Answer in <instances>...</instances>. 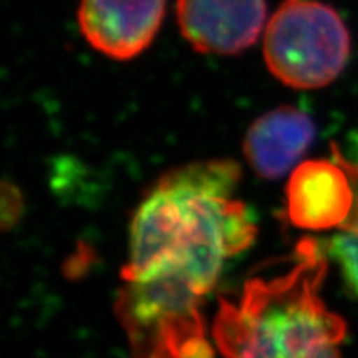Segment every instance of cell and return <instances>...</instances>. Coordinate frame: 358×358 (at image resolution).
Wrapping results in <instances>:
<instances>
[{
    "label": "cell",
    "mask_w": 358,
    "mask_h": 358,
    "mask_svg": "<svg viewBox=\"0 0 358 358\" xmlns=\"http://www.w3.org/2000/svg\"><path fill=\"white\" fill-rule=\"evenodd\" d=\"M241 168L206 159L163 174L136 208L115 313L131 358H214L203 307L226 262L250 248Z\"/></svg>",
    "instance_id": "6da1fadb"
},
{
    "label": "cell",
    "mask_w": 358,
    "mask_h": 358,
    "mask_svg": "<svg viewBox=\"0 0 358 358\" xmlns=\"http://www.w3.org/2000/svg\"><path fill=\"white\" fill-rule=\"evenodd\" d=\"M329 261L322 244L303 237L287 268L244 284L239 301L219 299L213 340L224 358H342V315L322 299Z\"/></svg>",
    "instance_id": "7a4b0ae2"
},
{
    "label": "cell",
    "mask_w": 358,
    "mask_h": 358,
    "mask_svg": "<svg viewBox=\"0 0 358 358\" xmlns=\"http://www.w3.org/2000/svg\"><path fill=\"white\" fill-rule=\"evenodd\" d=\"M350 32L320 0H284L264 32V60L274 77L297 90L332 83L350 57Z\"/></svg>",
    "instance_id": "3957f363"
},
{
    "label": "cell",
    "mask_w": 358,
    "mask_h": 358,
    "mask_svg": "<svg viewBox=\"0 0 358 358\" xmlns=\"http://www.w3.org/2000/svg\"><path fill=\"white\" fill-rule=\"evenodd\" d=\"M335 159L302 161L290 173L285 198L287 216L299 229H340L355 206L350 173L334 148Z\"/></svg>",
    "instance_id": "277c9868"
},
{
    "label": "cell",
    "mask_w": 358,
    "mask_h": 358,
    "mask_svg": "<svg viewBox=\"0 0 358 358\" xmlns=\"http://www.w3.org/2000/svg\"><path fill=\"white\" fill-rule=\"evenodd\" d=\"M178 24L196 52L236 55L261 37L266 0H178Z\"/></svg>",
    "instance_id": "5b68a950"
},
{
    "label": "cell",
    "mask_w": 358,
    "mask_h": 358,
    "mask_svg": "<svg viewBox=\"0 0 358 358\" xmlns=\"http://www.w3.org/2000/svg\"><path fill=\"white\" fill-rule=\"evenodd\" d=\"M164 10L166 0H82L80 32L103 55L129 60L153 42Z\"/></svg>",
    "instance_id": "8992f818"
},
{
    "label": "cell",
    "mask_w": 358,
    "mask_h": 358,
    "mask_svg": "<svg viewBox=\"0 0 358 358\" xmlns=\"http://www.w3.org/2000/svg\"><path fill=\"white\" fill-rule=\"evenodd\" d=\"M313 136L315 127L306 111L280 106L250 124L244 138V156L257 176L279 179L301 164Z\"/></svg>",
    "instance_id": "52a82bcc"
},
{
    "label": "cell",
    "mask_w": 358,
    "mask_h": 358,
    "mask_svg": "<svg viewBox=\"0 0 358 358\" xmlns=\"http://www.w3.org/2000/svg\"><path fill=\"white\" fill-rule=\"evenodd\" d=\"M327 252L337 262L352 292L358 295V209L332 236Z\"/></svg>",
    "instance_id": "ba28073f"
}]
</instances>
